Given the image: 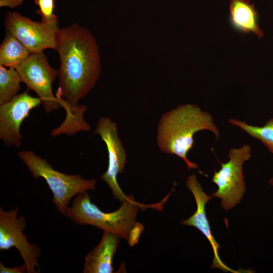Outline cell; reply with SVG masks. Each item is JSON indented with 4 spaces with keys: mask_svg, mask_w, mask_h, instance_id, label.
Returning a JSON list of instances; mask_svg holds the SVG:
<instances>
[{
    "mask_svg": "<svg viewBox=\"0 0 273 273\" xmlns=\"http://www.w3.org/2000/svg\"><path fill=\"white\" fill-rule=\"evenodd\" d=\"M202 130H210L216 139L219 138L218 129L210 113L196 105H179L160 118L156 136L158 147L164 153L181 158L189 170L197 169L198 164L190 161L187 154L193 148L195 134Z\"/></svg>",
    "mask_w": 273,
    "mask_h": 273,
    "instance_id": "cell-2",
    "label": "cell"
},
{
    "mask_svg": "<svg viewBox=\"0 0 273 273\" xmlns=\"http://www.w3.org/2000/svg\"><path fill=\"white\" fill-rule=\"evenodd\" d=\"M251 147L247 145L230 149L229 161L225 163L219 162L221 167L214 171L212 181L218 189L212 196L221 200V206L225 210L238 204L246 191L243 165L251 157Z\"/></svg>",
    "mask_w": 273,
    "mask_h": 273,
    "instance_id": "cell-5",
    "label": "cell"
},
{
    "mask_svg": "<svg viewBox=\"0 0 273 273\" xmlns=\"http://www.w3.org/2000/svg\"><path fill=\"white\" fill-rule=\"evenodd\" d=\"M41 104L40 98L30 96L27 90L0 105V139L5 145L20 147L21 125L30 112Z\"/></svg>",
    "mask_w": 273,
    "mask_h": 273,
    "instance_id": "cell-10",
    "label": "cell"
},
{
    "mask_svg": "<svg viewBox=\"0 0 273 273\" xmlns=\"http://www.w3.org/2000/svg\"><path fill=\"white\" fill-rule=\"evenodd\" d=\"M8 32L18 39L32 53L43 52L47 49L56 50L58 24L36 22L15 12H9L5 19Z\"/></svg>",
    "mask_w": 273,
    "mask_h": 273,
    "instance_id": "cell-8",
    "label": "cell"
},
{
    "mask_svg": "<svg viewBox=\"0 0 273 273\" xmlns=\"http://www.w3.org/2000/svg\"><path fill=\"white\" fill-rule=\"evenodd\" d=\"M1 273H24L27 272V268L25 264L20 266L12 268L5 266L3 263L0 262Z\"/></svg>",
    "mask_w": 273,
    "mask_h": 273,
    "instance_id": "cell-18",
    "label": "cell"
},
{
    "mask_svg": "<svg viewBox=\"0 0 273 273\" xmlns=\"http://www.w3.org/2000/svg\"><path fill=\"white\" fill-rule=\"evenodd\" d=\"M229 122L239 126L250 136L259 140L273 154V118L262 126L250 125L246 122L230 119Z\"/></svg>",
    "mask_w": 273,
    "mask_h": 273,
    "instance_id": "cell-16",
    "label": "cell"
},
{
    "mask_svg": "<svg viewBox=\"0 0 273 273\" xmlns=\"http://www.w3.org/2000/svg\"><path fill=\"white\" fill-rule=\"evenodd\" d=\"M59 57V86L61 106L75 108L95 87L101 72L96 40L86 28L76 23L60 29L55 50Z\"/></svg>",
    "mask_w": 273,
    "mask_h": 273,
    "instance_id": "cell-1",
    "label": "cell"
},
{
    "mask_svg": "<svg viewBox=\"0 0 273 273\" xmlns=\"http://www.w3.org/2000/svg\"><path fill=\"white\" fill-rule=\"evenodd\" d=\"M30 54L18 39L6 32L0 46V65L16 69L28 58Z\"/></svg>",
    "mask_w": 273,
    "mask_h": 273,
    "instance_id": "cell-14",
    "label": "cell"
},
{
    "mask_svg": "<svg viewBox=\"0 0 273 273\" xmlns=\"http://www.w3.org/2000/svg\"><path fill=\"white\" fill-rule=\"evenodd\" d=\"M21 160L32 176L43 178L52 191V201L58 211L65 215L71 199L77 194L96 190V180L87 179L78 174L68 175L54 169L46 159L31 151L18 153Z\"/></svg>",
    "mask_w": 273,
    "mask_h": 273,
    "instance_id": "cell-4",
    "label": "cell"
},
{
    "mask_svg": "<svg viewBox=\"0 0 273 273\" xmlns=\"http://www.w3.org/2000/svg\"><path fill=\"white\" fill-rule=\"evenodd\" d=\"M16 69L28 90L34 92L40 99L46 113L60 108L59 100L52 89L53 83L58 76V71L50 65L43 52L30 54Z\"/></svg>",
    "mask_w": 273,
    "mask_h": 273,
    "instance_id": "cell-7",
    "label": "cell"
},
{
    "mask_svg": "<svg viewBox=\"0 0 273 273\" xmlns=\"http://www.w3.org/2000/svg\"><path fill=\"white\" fill-rule=\"evenodd\" d=\"M230 22L236 31L252 32L259 38L263 33L258 24V14L249 0H230Z\"/></svg>",
    "mask_w": 273,
    "mask_h": 273,
    "instance_id": "cell-13",
    "label": "cell"
},
{
    "mask_svg": "<svg viewBox=\"0 0 273 273\" xmlns=\"http://www.w3.org/2000/svg\"><path fill=\"white\" fill-rule=\"evenodd\" d=\"M39 8L37 13L41 16V21L48 24H58L56 16L53 13L55 0H34Z\"/></svg>",
    "mask_w": 273,
    "mask_h": 273,
    "instance_id": "cell-17",
    "label": "cell"
},
{
    "mask_svg": "<svg viewBox=\"0 0 273 273\" xmlns=\"http://www.w3.org/2000/svg\"><path fill=\"white\" fill-rule=\"evenodd\" d=\"M23 0H1V7L7 6L11 8L20 5Z\"/></svg>",
    "mask_w": 273,
    "mask_h": 273,
    "instance_id": "cell-19",
    "label": "cell"
},
{
    "mask_svg": "<svg viewBox=\"0 0 273 273\" xmlns=\"http://www.w3.org/2000/svg\"><path fill=\"white\" fill-rule=\"evenodd\" d=\"M269 184L273 186V177L271 178L269 180Z\"/></svg>",
    "mask_w": 273,
    "mask_h": 273,
    "instance_id": "cell-20",
    "label": "cell"
},
{
    "mask_svg": "<svg viewBox=\"0 0 273 273\" xmlns=\"http://www.w3.org/2000/svg\"><path fill=\"white\" fill-rule=\"evenodd\" d=\"M186 185L194 196L197 204V209L191 217L181 221L180 223L183 225L195 227L208 239L214 253L212 268L220 269L224 272H239L226 266L219 257L218 249L220 248V246L216 241L211 232L205 209L206 204L212 199V197L207 195L203 191L195 174L191 175L188 177Z\"/></svg>",
    "mask_w": 273,
    "mask_h": 273,
    "instance_id": "cell-11",
    "label": "cell"
},
{
    "mask_svg": "<svg viewBox=\"0 0 273 273\" xmlns=\"http://www.w3.org/2000/svg\"><path fill=\"white\" fill-rule=\"evenodd\" d=\"M94 133L100 135L108 152V168L101 178L109 187L114 198L122 202L127 196L119 186L117 177L124 170L126 154L118 134L117 124L108 117H101Z\"/></svg>",
    "mask_w": 273,
    "mask_h": 273,
    "instance_id": "cell-9",
    "label": "cell"
},
{
    "mask_svg": "<svg viewBox=\"0 0 273 273\" xmlns=\"http://www.w3.org/2000/svg\"><path fill=\"white\" fill-rule=\"evenodd\" d=\"M140 205L130 195L116 210L105 212L90 201L87 192L75 196L65 215L75 223L90 225L125 239L130 246L136 243L143 227L136 221Z\"/></svg>",
    "mask_w": 273,
    "mask_h": 273,
    "instance_id": "cell-3",
    "label": "cell"
},
{
    "mask_svg": "<svg viewBox=\"0 0 273 273\" xmlns=\"http://www.w3.org/2000/svg\"><path fill=\"white\" fill-rule=\"evenodd\" d=\"M19 209L5 211L0 207V250L8 251L15 248L25 264L27 273H38L40 267L38 260L41 254L39 247L30 243L24 231L26 228L24 216L18 214Z\"/></svg>",
    "mask_w": 273,
    "mask_h": 273,
    "instance_id": "cell-6",
    "label": "cell"
},
{
    "mask_svg": "<svg viewBox=\"0 0 273 273\" xmlns=\"http://www.w3.org/2000/svg\"><path fill=\"white\" fill-rule=\"evenodd\" d=\"M120 238L104 232L99 244L85 256L83 273H112L113 259L118 248Z\"/></svg>",
    "mask_w": 273,
    "mask_h": 273,
    "instance_id": "cell-12",
    "label": "cell"
},
{
    "mask_svg": "<svg viewBox=\"0 0 273 273\" xmlns=\"http://www.w3.org/2000/svg\"><path fill=\"white\" fill-rule=\"evenodd\" d=\"M21 82L16 69H8L0 65V105L10 101L18 95Z\"/></svg>",
    "mask_w": 273,
    "mask_h": 273,
    "instance_id": "cell-15",
    "label": "cell"
}]
</instances>
